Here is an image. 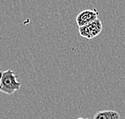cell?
Returning a JSON list of instances; mask_svg holds the SVG:
<instances>
[{
	"mask_svg": "<svg viewBox=\"0 0 125 119\" xmlns=\"http://www.w3.org/2000/svg\"><path fill=\"white\" fill-rule=\"evenodd\" d=\"M97 19H98V11H96V9L84 10L77 14L76 18V22H77V26L81 27L93 23Z\"/></svg>",
	"mask_w": 125,
	"mask_h": 119,
	"instance_id": "obj_3",
	"label": "cell"
},
{
	"mask_svg": "<svg viewBox=\"0 0 125 119\" xmlns=\"http://www.w3.org/2000/svg\"><path fill=\"white\" fill-rule=\"evenodd\" d=\"M86 119H88V118H86Z\"/></svg>",
	"mask_w": 125,
	"mask_h": 119,
	"instance_id": "obj_6",
	"label": "cell"
},
{
	"mask_svg": "<svg viewBox=\"0 0 125 119\" xmlns=\"http://www.w3.org/2000/svg\"><path fill=\"white\" fill-rule=\"evenodd\" d=\"M103 30L102 22L99 19L93 21V23L86 26L79 27V34L83 38L86 39H93L98 36Z\"/></svg>",
	"mask_w": 125,
	"mask_h": 119,
	"instance_id": "obj_2",
	"label": "cell"
},
{
	"mask_svg": "<svg viewBox=\"0 0 125 119\" xmlns=\"http://www.w3.org/2000/svg\"><path fill=\"white\" fill-rule=\"evenodd\" d=\"M21 83L18 81V77L11 70L0 71V92L11 95L19 90Z\"/></svg>",
	"mask_w": 125,
	"mask_h": 119,
	"instance_id": "obj_1",
	"label": "cell"
},
{
	"mask_svg": "<svg viewBox=\"0 0 125 119\" xmlns=\"http://www.w3.org/2000/svg\"><path fill=\"white\" fill-rule=\"evenodd\" d=\"M93 119H120V115L114 110H103L97 112Z\"/></svg>",
	"mask_w": 125,
	"mask_h": 119,
	"instance_id": "obj_4",
	"label": "cell"
},
{
	"mask_svg": "<svg viewBox=\"0 0 125 119\" xmlns=\"http://www.w3.org/2000/svg\"><path fill=\"white\" fill-rule=\"evenodd\" d=\"M77 119H84V118H77Z\"/></svg>",
	"mask_w": 125,
	"mask_h": 119,
	"instance_id": "obj_5",
	"label": "cell"
}]
</instances>
